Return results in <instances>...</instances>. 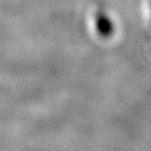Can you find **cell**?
I'll return each mask as SVG.
<instances>
[]
</instances>
